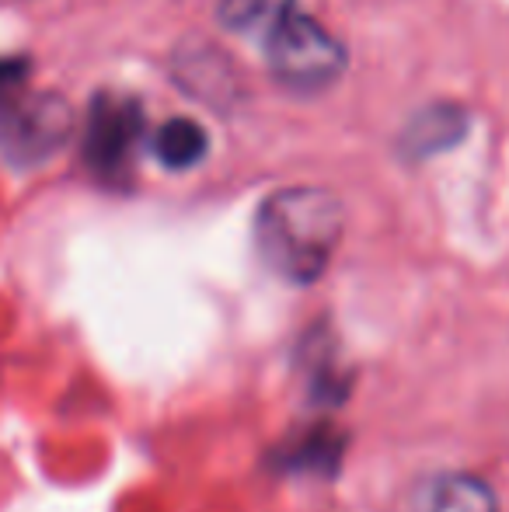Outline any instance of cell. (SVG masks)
Here are the masks:
<instances>
[{
  "label": "cell",
  "instance_id": "7",
  "mask_svg": "<svg viewBox=\"0 0 509 512\" xmlns=\"http://www.w3.org/2000/svg\"><path fill=\"white\" fill-rule=\"evenodd\" d=\"M206 147H210V140H206L203 126H196L192 119H171L154 136L157 161L168 164V168H192V164L203 161Z\"/></svg>",
  "mask_w": 509,
  "mask_h": 512
},
{
  "label": "cell",
  "instance_id": "8",
  "mask_svg": "<svg viewBox=\"0 0 509 512\" xmlns=\"http://www.w3.org/2000/svg\"><path fill=\"white\" fill-rule=\"evenodd\" d=\"M293 14V0H220V21L234 32L269 35Z\"/></svg>",
  "mask_w": 509,
  "mask_h": 512
},
{
  "label": "cell",
  "instance_id": "1",
  "mask_svg": "<svg viewBox=\"0 0 509 512\" xmlns=\"http://www.w3.org/2000/svg\"><path fill=\"white\" fill-rule=\"evenodd\" d=\"M342 237V206L325 189L276 192L255 220V244L276 276L314 283Z\"/></svg>",
  "mask_w": 509,
  "mask_h": 512
},
{
  "label": "cell",
  "instance_id": "9",
  "mask_svg": "<svg viewBox=\"0 0 509 512\" xmlns=\"http://www.w3.org/2000/svg\"><path fill=\"white\" fill-rule=\"evenodd\" d=\"M28 63L25 60H0V98H7L25 77Z\"/></svg>",
  "mask_w": 509,
  "mask_h": 512
},
{
  "label": "cell",
  "instance_id": "3",
  "mask_svg": "<svg viewBox=\"0 0 509 512\" xmlns=\"http://www.w3.org/2000/svg\"><path fill=\"white\" fill-rule=\"evenodd\" d=\"M143 129V112L133 98H98L91 108L88 133H84V157L102 175H116L126 168Z\"/></svg>",
  "mask_w": 509,
  "mask_h": 512
},
{
  "label": "cell",
  "instance_id": "4",
  "mask_svg": "<svg viewBox=\"0 0 509 512\" xmlns=\"http://www.w3.org/2000/svg\"><path fill=\"white\" fill-rule=\"evenodd\" d=\"M70 133V112L60 98H28L0 119V143L11 157L35 164Z\"/></svg>",
  "mask_w": 509,
  "mask_h": 512
},
{
  "label": "cell",
  "instance_id": "6",
  "mask_svg": "<svg viewBox=\"0 0 509 512\" xmlns=\"http://www.w3.org/2000/svg\"><path fill=\"white\" fill-rule=\"evenodd\" d=\"M426 512H499V499L475 474H447L433 485Z\"/></svg>",
  "mask_w": 509,
  "mask_h": 512
},
{
  "label": "cell",
  "instance_id": "2",
  "mask_svg": "<svg viewBox=\"0 0 509 512\" xmlns=\"http://www.w3.org/2000/svg\"><path fill=\"white\" fill-rule=\"evenodd\" d=\"M265 49H269L276 77L293 88H321V84L335 81L339 70L346 67L342 42L314 18L297 11L265 35Z\"/></svg>",
  "mask_w": 509,
  "mask_h": 512
},
{
  "label": "cell",
  "instance_id": "5",
  "mask_svg": "<svg viewBox=\"0 0 509 512\" xmlns=\"http://www.w3.org/2000/svg\"><path fill=\"white\" fill-rule=\"evenodd\" d=\"M468 129V115L457 105H433L429 112H422L419 119L408 126V154L426 157L436 150H447L450 143H457Z\"/></svg>",
  "mask_w": 509,
  "mask_h": 512
}]
</instances>
